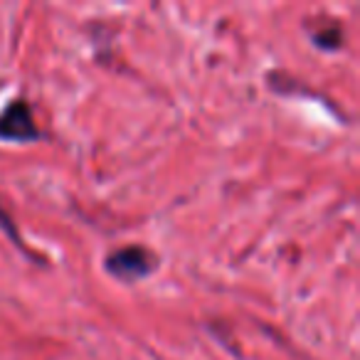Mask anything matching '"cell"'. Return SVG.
<instances>
[{"label":"cell","instance_id":"1","mask_svg":"<svg viewBox=\"0 0 360 360\" xmlns=\"http://www.w3.org/2000/svg\"><path fill=\"white\" fill-rule=\"evenodd\" d=\"M155 266V257L150 255L148 250L143 247H124V250H116L109 255L106 259V269L111 271L114 276L126 281H136V279H143L153 271Z\"/></svg>","mask_w":360,"mask_h":360},{"label":"cell","instance_id":"2","mask_svg":"<svg viewBox=\"0 0 360 360\" xmlns=\"http://www.w3.org/2000/svg\"><path fill=\"white\" fill-rule=\"evenodd\" d=\"M40 136L32 119V111L27 101H13L3 114H0V139L8 141H32Z\"/></svg>","mask_w":360,"mask_h":360}]
</instances>
